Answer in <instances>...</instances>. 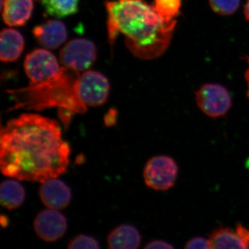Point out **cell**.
Listing matches in <instances>:
<instances>
[{
  "label": "cell",
  "mask_w": 249,
  "mask_h": 249,
  "mask_svg": "<svg viewBox=\"0 0 249 249\" xmlns=\"http://www.w3.org/2000/svg\"><path fill=\"white\" fill-rule=\"evenodd\" d=\"M70 155V145L54 119L23 114L1 127L0 167L4 176L42 183L65 173Z\"/></svg>",
  "instance_id": "1"
},
{
  "label": "cell",
  "mask_w": 249,
  "mask_h": 249,
  "mask_svg": "<svg viewBox=\"0 0 249 249\" xmlns=\"http://www.w3.org/2000/svg\"><path fill=\"white\" fill-rule=\"evenodd\" d=\"M109 42L119 34L135 56L144 60L158 58L169 47L176 21H167L145 0L106 1Z\"/></svg>",
  "instance_id": "2"
},
{
  "label": "cell",
  "mask_w": 249,
  "mask_h": 249,
  "mask_svg": "<svg viewBox=\"0 0 249 249\" xmlns=\"http://www.w3.org/2000/svg\"><path fill=\"white\" fill-rule=\"evenodd\" d=\"M79 77V72L63 67L60 74L53 79L39 84H29L19 89L8 90L15 103L11 110L42 111L56 107L59 117L66 128L72 116L84 114L88 108L78 96Z\"/></svg>",
  "instance_id": "3"
},
{
  "label": "cell",
  "mask_w": 249,
  "mask_h": 249,
  "mask_svg": "<svg viewBox=\"0 0 249 249\" xmlns=\"http://www.w3.org/2000/svg\"><path fill=\"white\" fill-rule=\"evenodd\" d=\"M178 174V165L173 159L157 156L147 161L143 177L147 186L156 191H167L175 184Z\"/></svg>",
  "instance_id": "4"
},
{
  "label": "cell",
  "mask_w": 249,
  "mask_h": 249,
  "mask_svg": "<svg viewBox=\"0 0 249 249\" xmlns=\"http://www.w3.org/2000/svg\"><path fill=\"white\" fill-rule=\"evenodd\" d=\"M53 54L45 49H36L28 54L24 61L26 74L29 84L48 81L58 76L62 71Z\"/></svg>",
  "instance_id": "5"
},
{
  "label": "cell",
  "mask_w": 249,
  "mask_h": 249,
  "mask_svg": "<svg viewBox=\"0 0 249 249\" xmlns=\"http://www.w3.org/2000/svg\"><path fill=\"white\" fill-rule=\"evenodd\" d=\"M109 81L100 72L87 71L78 79V96L81 102L88 107L102 106L107 102L109 94Z\"/></svg>",
  "instance_id": "6"
},
{
  "label": "cell",
  "mask_w": 249,
  "mask_h": 249,
  "mask_svg": "<svg viewBox=\"0 0 249 249\" xmlns=\"http://www.w3.org/2000/svg\"><path fill=\"white\" fill-rule=\"evenodd\" d=\"M97 57L96 45L87 39L70 41L60 51V62L65 67L77 72L89 69Z\"/></svg>",
  "instance_id": "7"
},
{
  "label": "cell",
  "mask_w": 249,
  "mask_h": 249,
  "mask_svg": "<svg viewBox=\"0 0 249 249\" xmlns=\"http://www.w3.org/2000/svg\"><path fill=\"white\" fill-rule=\"evenodd\" d=\"M198 106L206 115L212 118L225 115L231 107L230 93L218 84H205L196 91Z\"/></svg>",
  "instance_id": "8"
},
{
  "label": "cell",
  "mask_w": 249,
  "mask_h": 249,
  "mask_svg": "<svg viewBox=\"0 0 249 249\" xmlns=\"http://www.w3.org/2000/svg\"><path fill=\"white\" fill-rule=\"evenodd\" d=\"M34 227L36 233L42 240L55 242L65 235L67 219L58 210H44L36 216Z\"/></svg>",
  "instance_id": "9"
},
{
  "label": "cell",
  "mask_w": 249,
  "mask_h": 249,
  "mask_svg": "<svg viewBox=\"0 0 249 249\" xmlns=\"http://www.w3.org/2000/svg\"><path fill=\"white\" fill-rule=\"evenodd\" d=\"M39 195L45 206L58 211L67 207L71 199L70 188L56 178H49L42 182Z\"/></svg>",
  "instance_id": "10"
},
{
  "label": "cell",
  "mask_w": 249,
  "mask_h": 249,
  "mask_svg": "<svg viewBox=\"0 0 249 249\" xmlns=\"http://www.w3.org/2000/svg\"><path fill=\"white\" fill-rule=\"evenodd\" d=\"M33 34L41 46L49 49L58 48L67 37L65 24L55 19H50L37 26L34 28Z\"/></svg>",
  "instance_id": "11"
},
{
  "label": "cell",
  "mask_w": 249,
  "mask_h": 249,
  "mask_svg": "<svg viewBox=\"0 0 249 249\" xmlns=\"http://www.w3.org/2000/svg\"><path fill=\"white\" fill-rule=\"evenodd\" d=\"M212 249H249V231L239 224L235 231L219 229L210 237Z\"/></svg>",
  "instance_id": "12"
},
{
  "label": "cell",
  "mask_w": 249,
  "mask_h": 249,
  "mask_svg": "<svg viewBox=\"0 0 249 249\" xmlns=\"http://www.w3.org/2000/svg\"><path fill=\"white\" fill-rule=\"evenodd\" d=\"M34 7L33 0H1L3 19L11 27L24 26L30 19Z\"/></svg>",
  "instance_id": "13"
},
{
  "label": "cell",
  "mask_w": 249,
  "mask_h": 249,
  "mask_svg": "<svg viewBox=\"0 0 249 249\" xmlns=\"http://www.w3.org/2000/svg\"><path fill=\"white\" fill-rule=\"evenodd\" d=\"M24 47V40L19 31L4 29L0 36V59L4 62H12L20 57Z\"/></svg>",
  "instance_id": "14"
},
{
  "label": "cell",
  "mask_w": 249,
  "mask_h": 249,
  "mask_svg": "<svg viewBox=\"0 0 249 249\" xmlns=\"http://www.w3.org/2000/svg\"><path fill=\"white\" fill-rule=\"evenodd\" d=\"M142 242L140 232L133 226L122 224L107 236L108 247L111 249H136Z\"/></svg>",
  "instance_id": "15"
},
{
  "label": "cell",
  "mask_w": 249,
  "mask_h": 249,
  "mask_svg": "<svg viewBox=\"0 0 249 249\" xmlns=\"http://www.w3.org/2000/svg\"><path fill=\"white\" fill-rule=\"evenodd\" d=\"M25 199V191L16 180H5L0 187V203L5 209L14 210L22 206Z\"/></svg>",
  "instance_id": "16"
},
{
  "label": "cell",
  "mask_w": 249,
  "mask_h": 249,
  "mask_svg": "<svg viewBox=\"0 0 249 249\" xmlns=\"http://www.w3.org/2000/svg\"><path fill=\"white\" fill-rule=\"evenodd\" d=\"M80 0H42L46 12L58 18L76 14Z\"/></svg>",
  "instance_id": "17"
},
{
  "label": "cell",
  "mask_w": 249,
  "mask_h": 249,
  "mask_svg": "<svg viewBox=\"0 0 249 249\" xmlns=\"http://www.w3.org/2000/svg\"><path fill=\"white\" fill-rule=\"evenodd\" d=\"M181 5V0H155L152 7L160 17L171 22L179 12Z\"/></svg>",
  "instance_id": "18"
},
{
  "label": "cell",
  "mask_w": 249,
  "mask_h": 249,
  "mask_svg": "<svg viewBox=\"0 0 249 249\" xmlns=\"http://www.w3.org/2000/svg\"><path fill=\"white\" fill-rule=\"evenodd\" d=\"M214 12L222 16L232 15L240 6V0H209Z\"/></svg>",
  "instance_id": "19"
},
{
  "label": "cell",
  "mask_w": 249,
  "mask_h": 249,
  "mask_svg": "<svg viewBox=\"0 0 249 249\" xmlns=\"http://www.w3.org/2000/svg\"><path fill=\"white\" fill-rule=\"evenodd\" d=\"M67 248L70 249H98L99 243L91 236L80 234L72 238L68 243Z\"/></svg>",
  "instance_id": "20"
},
{
  "label": "cell",
  "mask_w": 249,
  "mask_h": 249,
  "mask_svg": "<svg viewBox=\"0 0 249 249\" xmlns=\"http://www.w3.org/2000/svg\"><path fill=\"white\" fill-rule=\"evenodd\" d=\"M186 249H212L211 240L203 237H195L186 244Z\"/></svg>",
  "instance_id": "21"
},
{
  "label": "cell",
  "mask_w": 249,
  "mask_h": 249,
  "mask_svg": "<svg viewBox=\"0 0 249 249\" xmlns=\"http://www.w3.org/2000/svg\"><path fill=\"white\" fill-rule=\"evenodd\" d=\"M173 246L168 242L162 240H155L147 244L145 247L146 249H173Z\"/></svg>",
  "instance_id": "22"
},
{
  "label": "cell",
  "mask_w": 249,
  "mask_h": 249,
  "mask_svg": "<svg viewBox=\"0 0 249 249\" xmlns=\"http://www.w3.org/2000/svg\"><path fill=\"white\" fill-rule=\"evenodd\" d=\"M245 15L246 19L249 21V0H247L245 6Z\"/></svg>",
  "instance_id": "23"
},
{
  "label": "cell",
  "mask_w": 249,
  "mask_h": 249,
  "mask_svg": "<svg viewBox=\"0 0 249 249\" xmlns=\"http://www.w3.org/2000/svg\"><path fill=\"white\" fill-rule=\"evenodd\" d=\"M245 78L246 80H247V83H248L249 87V70H247V72L245 73Z\"/></svg>",
  "instance_id": "24"
},
{
  "label": "cell",
  "mask_w": 249,
  "mask_h": 249,
  "mask_svg": "<svg viewBox=\"0 0 249 249\" xmlns=\"http://www.w3.org/2000/svg\"><path fill=\"white\" fill-rule=\"evenodd\" d=\"M246 165H247V168H249V160H247Z\"/></svg>",
  "instance_id": "25"
},
{
  "label": "cell",
  "mask_w": 249,
  "mask_h": 249,
  "mask_svg": "<svg viewBox=\"0 0 249 249\" xmlns=\"http://www.w3.org/2000/svg\"></svg>",
  "instance_id": "26"
}]
</instances>
